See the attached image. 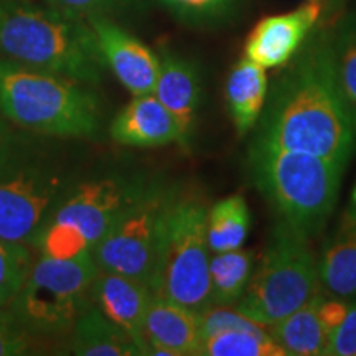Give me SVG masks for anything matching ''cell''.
<instances>
[{"label":"cell","instance_id":"obj_5","mask_svg":"<svg viewBox=\"0 0 356 356\" xmlns=\"http://www.w3.org/2000/svg\"><path fill=\"white\" fill-rule=\"evenodd\" d=\"M68 190L65 167L47 150L3 129L0 136V238L33 244Z\"/></svg>","mask_w":356,"mask_h":356},{"label":"cell","instance_id":"obj_2","mask_svg":"<svg viewBox=\"0 0 356 356\" xmlns=\"http://www.w3.org/2000/svg\"><path fill=\"white\" fill-rule=\"evenodd\" d=\"M0 58L88 86L108 68L86 19L29 0H0Z\"/></svg>","mask_w":356,"mask_h":356},{"label":"cell","instance_id":"obj_24","mask_svg":"<svg viewBox=\"0 0 356 356\" xmlns=\"http://www.w3.org/2000/svg\"><path fill=\"white\" fill-rule=\"evenodd\" d=\"M330 42L333 79L356 131V20L345 22Z\"/></svg>","mask_w":356,"mask_h":356},{"label":"cell","instance_id":"obj_9","mask_svg":"<svg viewBox=\"0 0 356 356\" xmlns=\"http://www.w3.org/2000/svg\"><path fill=\"white\" fill-rule=\"evenodd\" d=\"M177 191L144 185L92 249L99 270L139 279L150 287Z\"/></svg>","mask_w":356,"mask_h":356},{"label":"cell","instance_id":"obj_16","mask_svg":"<svg viewBox=\"0 0 356 356\" xmlns=\"http://www.w3.org/2000/svg\"><path fill=\"white\" fill-rule=\"evenodd\" d=\"M154 95L177 119L184 145L188 144L202 101V81L197 66L185 58L165 51L160 58Z\"/></svg>","mask_w":356,"mask_h":356},{"label":"cell","instance_id":"obj_11","mask_svg":"<svg viewBox=\"0 0 356 356\" xmlns=\"http://www.w3.org/2000/svg\"><path fill=\"white\" fill-rule=\"evenodd\" d=\"M88 22L95 30L106 65L122 86L132 96L152 95L159 78L160 58L113 19L91 17Z\"/></svg>","mask_w":356,"mask_h":356},{"label":"cell","instance_id":"obj_1","mask_svg":"<svg viewBox=\"0 0 356 356\" xmlns=\"http://www.w3.org/2000/svg\"><path fill=\"white\" fill-rule=\"evenodd\" d=\"M257 144L307 152L346 165L356 131L338 95L332 42H314L274 84L259 118Z\"/></svg>","mask_w":356,"mask_h":356},{"label":"cell","instance_id":"obj_6","mask_svg":"<svg viewBox=\"0 0 356 356\" xmlns=\"http://www.w3.org/2000/svg\"><path fill=\"white\" fill-rule=\"evenodd\" d=\"M309 238L304 231L279 218L259 266L252 270L246 292L233 305L234 309L270 327L322 293L318 262Z\"/></svg>","mask_w":356,"mask_h":356},{"label":"cell","instance_id":"obj_23","mask_svg":"<svg viewBox=\"0 0 356 356\" xmlns=\"http://www.w3.org/2000/svg\"><path fill=\"white\" fill-rule=\"evenodd\" d=\"M200 356H286L267 328H231L202 338Z\"/></svg>","mask_w":356,"mask_h":356},{"label":"cell","instance_id":"obj_20","mask_svg":"<svg viewBox=\"0 0 356 356\" xmlns=\"http://www.w3.org/2000/svg\"><path fill=\"white\" fill-rule=\"evenodd\" d=\"M322 297L323 292L280 322L267 327L269 335L284 350L286 356L325 355L330 335L318 317V304Z\"/></svg>","mask_w":356,"mask_h":356},{"label":"cell","instance_id":"obj_19","mask_svg":"<svg viewBox=\"0 0 356 356\" xmlns=\"http://www.w3.org/2000/svg\"><path fill=\"white\" fill-rule=\"evenodd\" d=\"M229 114L239 136L251 131L259 121L267 99L266 68L243 58L231 71L226 84Z\"/></svg>","mask_w":356,"mask_h":356},{"label":"cell","instance_id":"obj_3","mask_svg":"<svg viewBox=\"0 0 356 356\" xmlns=\"http://www.w3.org/2000/svg\"><path fill=\"white\" fill-rule=\"evenodd\" d=\"M346 165L307 152L251 142L249 172L257 190L280 220L317 234L327 222L340 195Z\"/></svg>","mask_w":356,"mask_h":356},{"label":"cell","instance_id":"obj_4","mask_svg":"<svg viewBox=\"0 0 356 356\" xmlns=\"http://www.w3.org/2000/svg\"><path fill=\"white\" fill-rule=\"evenodd\" d=\"M86 86L0 58V111L30 132L96 136L101 126L99 101Z\"/></svg>","mask_w":356,"mask_h":356},{"label":"cell","instance_id":"obj_7","mask_svg":"<svg viewBox=\"0 0 356 356\" xmlns=\"http://www.w3.org/2000/svg\"><path fill=\"white\" fill-rule=\"evenodd\" d=\"M99 274L91 252L74 257L44 256L30 267L24 286L3 307L8 318L32 335L68 332L92 305Z\"/></svg>","mask_w":356,"mask_h":356},{"label":"cell","instance_id":"obj_21","mask_svg":"<svg viewBox=\"0 0 356 356\" xmlns=\"http://www.w3.org/2000/svg\"><path fill=\"white\" fill-rule=\"evenodd\" d=\"M254 270V256L246 249L215 252L210 259L213 305L233 307L246 292Z\"/></svg>","mask_w":356,"mask_h":356},{"label":"cell","instance_id":"obj_31","mask_svg":"<svg viewBox=\"0 0 356 356\" xmlns=\"http://www.w3.org/2000/svg\"><path fill=\"white\" fill-rule=\"evenodd\" d=\"M6 320H10V318H8L7 310H6V309H2V307H0V322H6Z\"/></svg>","mask_w":356,"mask_h":356},{"label":"cell","instance_id":"obj_18","mask_svg":"<svg viewBox=\"0 0 356 356\" xmlns=\"http://www.w3.org/2000/svg\"><path fill=\"white\" fill-rule=\"evenodd\" d=\"M71 353L79 356H136L142 353L140 345L106 317L92 304L73 325Z\"/></svg>","mask_w":356,"mask_h":356},{"label":"cell","instance_id":"obj_13","mask_svg":"<svg viewBox=\"0 0 356 356\" xmlns=\"http://www.w3.org/2000/svg\"><path fill=\"white\" fill-rule=\"evenodd\" d=\"M152 299V291L147 284L124 274L99 270L92 286V304L126 330L140 345L144 355V322Z\"/></svg>","mask_w":356,"mask_h":356},{"label":"cell","instance_id":"obj_22","mask_svg":"<svg viewBox=\"0 0 356 356\" xmlns=\"http://www.w3.org/2000/svg\"><path fill=\"white\" fill-rule=\"evenodd\" d=\"M251 215L241 195L222 198L207 213V238L213 252L239 249L246 241Z\"/></svg>","mask_w":356,"mask_h":356},{"label":"cell","instance_id":"obj_8","mask_svg":"<svg viewBox=\"0 0 356 356\" xmlns=\"http://www.w3.org/2000/svg\"><path fill=\"white\" fill-rule=\"evenodd\" d=\"M207 213V207L197 198L177 195L150 282L154 297L175 302L197 314L213 307Z\"/></svg>","mask_w":356,"mask_h":356},{"label":"cell","instance_id":"obj_29","mask_svg":"<svg viewBox=\"0 0 356 356\" xmlns=\"http://www.w3.org/2000/svg\"><path fill=\"white\" fill-rule=\"evenodd\" d=\"M32 333L12 320L0 322V356H17L29 353L32 348Z\"/></svg>","mask_w":356,"mask_h":356},{"label":"cell","instance_id":"obj_12","mask_svg":"<svg viewBox=\"0 0 356 356\" xmlns=\"http://www.w3.org/2000/svg\"><path fill=\"white\" fill-rule=\"evenodd\" d=\"M320 10V2L310 0L297 10L261 20L248 37L246 58L262 68L286 65L318 20Z\"/></svg>","mask_w":356,"mask_h":356},{"label":"cell","instance_id":"obj_32","mask_svg":"<svg viewBox=\"0 0 356 356\" xmlns=\"http://www.w3.org/2000/svg\"><path fill=\"white\" fill-rule=\"evenodd\" d=\"M3 129H6V127H3V126H2V124H0V136H2V132H3Z\"/></svg>","mask_w":356,"mask_h":356},{"label":"cell","instance_id":"obj_14","mask_svg":"<svg viewBox=\"0 0 356 356\" xmlns=\"http://www.w3.org/2000/svg\"><path fill=\"white\" fill-rule=\"evenodd\" d=\"M144 341L147 355H198L202 345L200 314L154 297L145 314Z\"/></svg>","mask_w":356,"mask_h":356},{"label":"cell","instance_id":"obj_17","mask_svg":"<svg viewBox=\"0 0 356 356\" xmlns=\"http://www.w3.org/2000/svg\"><path fill=\"white\" fill-rule=\"evenodd\" d=\"M322 289L332 297L356 296V190L318 261Z\"/></svg>","mask_w":356,"mask_h":356},{"label":"cell","instance_id":"obj_10","mask_svg":"<svg viewBox=\"0 0 356 356\" xmlns=\"http://www.w3.org/2000/svg\"><path fill=\"white\" fill-rule=\"evenodd\" d=\"M142 186L122 178L84 181L61 200L48 221L71 231L92 252Z\"/></svg>","mask_w":356,"mask_h":356},{"label":"cell","instance_id":"obj_15","mask_svg":"<svg viewBox=\"0 0 356 356\" xmlns=\"http://www.w3.org/2000/svg\"><path fill=\"white\" fill-rule=\"evenodd\" d=\"M111 136L115 142L131 147H159L178 142L184 145L177 119L155 95L134 96L115 115Z\"/></svg>","mask_w":356,"mask_h":356},{"label":"cell","instance_id":"obj_25","mask_svg":"<svg viewBox=\"0 0 356 356\" xmlns=\"http://www.w3.org/2000/svg\"><path fill=\"white\" fill-rule=\"evenodd\" d=\"M32 261L24 244L0 238V307H6L24 286Z\"/></svg>","mask_w":356,"mask_h":356},{"label":"cell","instance_id":"obj_26","mask_svg":"<svg viewBox=\"0 0 356 356\" xmlns=\"http://www.w3.org/2000/svg\"><path fill=\"white\" fill-rule=\"evenodd\" d=\"M48 7L56 8L70 15L91 19V17L121 15L134 6V0H44Z\"/></svg>","mask_w":356,"mask_h":356},{"label":"cell","instance_id":"obj_30","mask_svg":"<svg viewBox=\"0 0 356 356\" xmlns=\"http://www.w3.org/2000/svg\"><path fill=\"white\" fill-rule=\"evenodd\" d=\"M350 305L343 302L340 297H332V299H325V296L320 299L318 304V317L322 320L325 330L332 337V333L340 327L343 322L346 314H348Z\"/></svg>","mask_w":356,"mask_h":356},{"label":"cell","instance_id":"obj_28","mask_svg":"<svg viewBox=\"0 0 356 356\" xmlns=\"http://www.w3.org/2000/svg\"><path fill=\"white\" fill-rule=\"evenodd\" d=\"M327 356H356V304H351L340 327L332 333Z\"/></svg>","mask_w":356,"mask_h":356},{"label":"cell","instance_id":"obj_27","mask_svg":"<svg viewBox=\"0 0 356 356\" xmlns=\"http://www.w3.org/2000/svg\"><path fill=\"white\" fill-rule=\"evenodd\" d=\"M159 2L180 19L204 22L225 15L234 0H159Z\"/></svg>","mask_w":356,"mask_h":356}]
</instances>
